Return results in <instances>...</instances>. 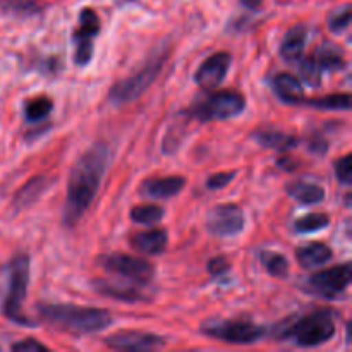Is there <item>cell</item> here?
<instances>
[{
	"label": "cell",
	"instance_id": "2",
	"mask_svg": "<svg viewBox=\"0 0 352 352\" xmlns=\"http://www.w3.org/2000/svg\"><path fill=\"white\" fill-rule=\"evenodd\" d=\"M36 311L50 327L78 337L102 332L113 322L110 311L103 308H93V306L40 302L36 306Z\"/></svg>",
	"mask_w": 352,
	"mask_h": 352
},
{
	"label": "cell",
	"instance_id": "4",
	"mask_svg": "<svg viewBox=\"0 0 352 352\" xmlns=\"http://www.w3.org/2000/svg\"><path fill=\"white\" fill-rule=\"evenodd\" d=\"M168 55H170V45H168V41H164V43H160L151 52L150 57L144 60V64L138 71H134L129 78L116 82L110 88L109 102L112 105L120 107L140 98L157 81L158 74L164 69Z\"/></svg>",
	"mask_w": 352,
	"mask_h": 352
},
{
	"label": "cell",
	"instance_id": "30",
	"mask_svg": "<svg viewBox=\"0 0 352 352\" xmlns=\"http://www.w3.org/2000/svg\"><path fill=\"white\" fill-rule=\"evenodd\" d=\"M0 9L17 17H31L41 12L38 0H0Z\"/></svg>",
	"mask_w": 352,
	"mask_h": 352
},
{
	"label": "cell",
	"instance_id": "36",
	"mask_svg": "<svg viewBox=\"0 0 352 352\" xmlns=\"http://www.w3.org/2000/svg\"><path fill=\"white\" fill-rule=\"evenodd\" d=\"M327 150H329V146H327L325 140H322V138H313V140H309V151H313L316 155H325Z\"/></svg>",
	"mask_w": 352,
	"mask_h": 352
},
{
	"label": "cell",
	"instance_id": "35",
	"mask_svg": "<svg viewBox=\"0 0 352 352\" xmlns=\"http://www.w3.org/2000/svg\"><path fill=\"white\" fill-rule=\"evenodd\" d=\"M12 351L17 352H48V347L45 344L38 342L33 337H28L26 340H21V342L12 344Z\"/></svg>",
	"mask_w": 352,
	"mask_h": 352
},
{
	"label": "cell",
	"instance_id": "25",
	"mask_svg": "<svg viewBox=\"0 0 352 352\" xmlns=\"http://www.w3.org/2000/svg\"><path fill=\"white\" fill-rule=\"evenodd\" d=\"M260 261L268 275L277 278H284L289 275V261L282 253L275 251H261Z\"/></svg>",
	"mask_w": 352,
	"mask_h": 352
},
{
	"label": "cell",
	"instance_id": "37",
	"mask_svg": "<svg viewBox=\"0 0 352 352\" xmlns=\"http://www.w3.org/2000/svg\"><path fill=\"white\" fill-rule=\"evenodd\" d=\"M241 3H243L246 9H251V10H256L260 9L261 3H263V0H239Z\"/></svg>",
	"mask_w": 352,
	"mask_h": 352
},
{
	"label": "cell",
	"instance_id": "39",
	"mask_svg": "<svg viewBox=\"0 0 352 352\" xmlns=\"http://www.w3.org/2000/svg\"><path fill=\"white\" fill-rule=\"evenodd\" d=\"M131 2H136V0H120V3H131Z\"/></svg>",
	"mask_w": 352,
	"mask_h": 352
},
{
	"label": "cell",
	"instance_id": "15",
	"mask_svg": "<svg viewBox=\"0 0 352 352\" xmlns=\"http://www.w3.org/2000/svg\"><path fill=\"white\" fill-rule=\"evenodd\" d=\"M131 246L141 254L146 256H158L164 254L168 246V232L162 227L157 229L140 230V232L131 236Z\"/></svg>",
	"mask_w": 352,
	"mask_h": 352
},
{
	"label": "cell",
	"instance_id": "11",
	"mask_svg": "<svg viewBox=\"0 0 352 352\" xmlns=\"http://www.w3.org/2000/svg\"><path fill=\"white\" fill-rule=\"evenodd\" d=\"M206 227L217 237H236L246 227V215L237 203H223L210 210Z\"/></svg>",
	"mask_w": 352,
	"mask_h": 352
},
{
	"label": "cell",
	"instance_id": "1",
	"mask_svg": "<svg viewBox=\"0 0 352 352\" xmlns=\"http://www.w3.org/2000/svg\"><path fill=\"white\" fill-rule=\"evenodd\" d=\"M109 162L110 150L105 143L93 144L74 162L69 174L67 196L62 210V223L67 229H72L91 206L102 188Z\"/></svg>",
	"mask_w": 352,
	"mask_h": 352
},
{
	"label": "cell",
	"instance_id": "8",
	"mask_svg": "<svg viewBox=\"0 0 352 352\" xmlns=\"http://www.w3.org/2000/svg\"><path fill=\"white\" fill-rule=\"evenodd\" d=\"M98 265L103 270L110 272L113 275L126 278L127 282L134 285H148L155 277V267L144 258L131 256L124 253H110L102 254L98 258Z\"/></svg>",
	"mask_w": 352,
	"mask_h": 352
},
{
	"label": "cell",
	"instance_id": "17",
	"mask_svg": "<svg viewBox=\"0 0 352 352\" xmlns=\"http://www.w3.org/2000/svg\"><path fill=\"white\" fill-rule=\"evenodd\" d=\"M272 88L280 102L287 105H301L305 102V89H302L301 79L296 78L289 72H280L272 78Z\"/></svg>",
	"mask_w": 352,
	"mask_h": 352
},
{
	"label": "cell",
	"instance_id": "29",
	"mask_svg": "<svg viewBox=\"0 0 352 352\" xmlns=\"http://www.w3.org/2000/svg\"><path fill=\"white\" fill-rule=\"evenodd\" d=\"M294 65H298L299 78H301L306 85L313 86V88H316V86L322 85L323 72H322V69L318 67V64H316L315 58H313V55H309V57H305V55H302V57L299 58Z\"/></svg>",
	"mask_w": 352,
	"mask_h": 352
},
{
	"label": "cell",
	"instance_id": "38",
	"mask_svg": "<svg viewBox=\"0 0 352 352\" xmlns=\"http://www.w3.org/2000/svg\"><path fill=\"white\" fill-rule=\"evenodd\" d=\"M346 339L347 342H351V323H347L346 325Z\"/></svg>",
	"mask_w": 352,
	"mask_h": 352
},
{
	"label": "cell",
	"instance_id": "19",
	"mask_svg": "<svg viewBox=\"0 0 352 352\" xmlns=\"http://www.w3.org/2000/svg\"><path fill=\"white\" fill-rule=\"evenodd\" d=\"M333 256V251L329 244L325 243H311L306 246L298 248L296 251V258L298 263L306 270H315V268L323 267L329 263Z\"/></svg>",
	"mask_w": 352,
	"mask_h": 352
},
{
	"label": "cell",
	"instance_id": "14",
	"mask_svg": "<svg viewBox=\"0 0 352 352\" xmlns=\"http://www.w3.org/2000/svg\"><path fill=\"white\" fill-rule=\"evenodd\" d=\"M186 188V179L182 175L168 177H151L141 182L140 192L150 199H168L177 196Z\"/></svg>",
	"mask_w": 352,
	"mask_h": 352
},
{
	"label": "cell",
	"instance_id": "32",
	"mask_svg": "<svg viewBox=\"0 0 352 352\" xmlns=\"http://www.w3.org/2000/svg\"><path fill=\"white\" fill-rule=\"evenodd\" d=\"M333 170H336L337 181L346 186V188H349L352 184V155H344L339 160H336Z\"/></svg>",
	"mask_w": 352,
	"mask_h": 352
},
{
	"label": "cell",
	"instance_id": "7",
	"mask_svg": "<svg viewBox=\"0 0 352 352\" xmlns=\"http://www.w3.org/2000/svg\"><path fill=\"white\" fill-rule=\"evenodd\" d=\"M201 332L205 336L212 337V339L222 340V342L250 346V344L260 342L265 333H267V330L248 318H212L201 323Z\"/></svg>",
	"mask_w": 352,
	"mask_h": 352
},
{
	"label": "cell",
	"instance_id": "9",
	"mask_svg": "<svg viewBox=\"0 0 352 352\" xmlns=\"http://www.w3.org/2000/svg\"><path fill=\"white\" fill-rule=\"evenodd\" d=\"M351 274V263H342L329 270L316 272L305 280L306 291L323 299H337L349 287Z\"/></svg>",
	"mask_w": 352,
	"mask_h": 352
},
{
	"label": "cell",
	"instance_id": "13",
	"mask_svg": "<svg viewBox=\"0 0 352 352\" xmlns=\"http://www.w3.org/2000/svg\"><path fill=\"white\" fill-rule=\"evenodd\" d=\"M230 54L227 52H219V54L210 55L206 60L201 62L195 72V82L203 89H213L226 79L227 72L230 69Z\"/></svg>",
	"mask_w": 352,
	"mask_h": 352
},
{
	"label": "cell",
	"instance_id": "20",
	"mask_svg": "<svg viewBox=\"0 0 352 352\" xmlns=\"http://www.w3.org/2000/svg\"><path fill=\"white\" fill-rule=\"evenodd\" d=\"M48 186H50V179L47 175H36V177L30 179L16 192V196H14V206H16V210H24L28 206L34 205L45 195Z\"/></svg>",
	"mask_w": 352,
	"mask_h": 352
},
{
	"label": "cell",
	"instance_id": "18",
	"mask_svg": "<svg viewBox=\"0 0 352 352\" xmlns=\"http://www.w3.org/2000/svg\"><path fill=\"white\" fill-rule=\"evenodd\" d=\"M308 33H309L308 26H305V24H298V26L291 28V30L284 34L280 43V57L284 58L287 64L294 65L296 62L305 55Z\"/></svg>",
	"mask_w": 352,
	"mask_h": 352
},
{
	"label": "cell",
	"instance_id": "28",
	"mask_svg": "<svg viewBox=\"0 0 352 352\" xmlns=\"http://www.w3.org/2000/svg\"><path fill=\"white\" fill-rule=\"evenodd\" d=\"M330 226V217L327 213H308L294 222V230L298 234L320 232Z\"/></svg>",
	"mask_w": 352,
	"mask_h": 352
},
{
	"label": "cell",
	"instance_id": "24",
	"mask_svg": "<svg viewBox=\"0 0 352 352\" xmlns=\"http://www.w3.org/2000/svg\"><path fill=\"white\" fill-rule=\"evenodd\" d=\"M302 103L306 107H311V109L330 110V112H337V110L347 112V110H351V95L349 93H336V95L320 96V98H305Z\"/></svg>",
	"mask_w": 352,
	"mask_h": 352
},
{
	"label": "cell",
	"instance_id": "23",
	"mask_svg": "<svg viewBox=\"0 0 352 352\" xmlns=\"http://www.w3.org/2000/svg\"><path fill=\"white\" fill-rule=\"evenodd\" d=\"M287 195L301 205H318L325 199V189L311 182L296 181L287 184Z\"/></svg>",
	"mask_w": 352,
	"mask_h": 352
},
{
	"label": "cell",
	"instance_id": "6",
	"mask_svg": "<svg viewBox=\"0 0 352 352\" xmlns=\"http://www.w3.org/2000/svg\"><path fill=\"white\" fill-rule=\"evenodd\" d=\"M246 110V98L239 91L234 89H223L206 95L198 103L186 110V116L198 119L201 122L208 120H229L241 116Z\"/></svg>",
	"mask_w": 352,
	"mask_h": 352
},
{
	"label": "cell",
	"instance_id": "12",
	"mask_svg": "<svg viewBox=\"0 0 352 352\" xmlns=\"http://www.w3.org/2000/svg\"><path fill=\"white\" fill-rule=\"evenodd\" d=\"M105 346L116 351H153L164 347L165 339L157 333L141 332V330H122V332L105 337Z\"/></svg>",
	"mask_w": 352,
	"mask_h": 352
},
{
	"label": "cell",
	"instance_id": "5",
	"mask_svg": "<svg viewBox=\"0 0 352 352\" xmlns=\"http://www.w3.org/2000/svg\"><path fill=\"white\" fill-rule=\"evenodd\" d=\"M30 285V256L19 253L6 267V289L2 296V313L7 320L19 327H36L23 313V302Z\"/></svg>",
	"mask_w": 352,
	"mask_h": 352
},
{
	"label": "cell",
	"instance_id": "16",
	"mask_svg": "<svg viewBox=\"0 0 352 352\" xmlns=\"http://www.w3.org/2000/svg\"><path fill=\"white\" fill-rule=\"evenodd\" d=\"M140 285H134L131 282H110V280H95L93 289L98 294L105 298L116 299L122 302H143L146 301V294L140 291Z\"/></svg>",
	"mask_w": 352,
	"mask_h": 352
},
{
	"label": "cell",
	"instance_id": "27",
	"mask_svg": "<svg viewBox=\"0 0 352 352\" xmlns=\"http://www.w3.org/2000/svg\"><path fill=\"white\" fill-rule=\"evenodd\" d=\"M164 208L158 205H138L131 208L129 217L138 226H153L164 219Z\"/></svg>",
	"mask_w": 352,
	"mask_h": 352
},
{
	"label": "cell",
	"instance_id": "3",
	"mask_svg": "<svg viewBox=\"0 0 352 352\" xmlns=\"http://www.w3.org/2000/svg\"><path fill=\"white\" fill-rule=\"evenodd\" d=\"M336 336V313L329 308H318L305 315H294L277 323L274 337L299 347H318Z\"/></svg>",
	"mask_w": 352,
	"mask_h": 352
},
{
	"label": "cell",
	"instance_id": "31",
	"mask_svg": "<svg viewBox=\"0 0 352 352\" xmlns=\"http://www.w3.org/2000/svg\"><path fill=\"white\" fill-rule=\"evenodd\" d=\"M351 14L352 10L349 3L333 10L329 17V30L336 34L344 33L351 26Z\"/></svg>",
	"mask_w": 352,
	"mask_h": 352
},
{
	"label": "cell",
	"instance_id": "10",
	"mask_svg": "<svg viewBox=\"0 0 352 352\" xmlns=\"http://www.w3.org/2000/svg\"><path fill=\"white\" fill-rule=\"evenodd\" d=\"M102 30V21L98 12L91 7H85L79 12V26L74 31V62L79 67H86L93 58L95 40Z\"/></svg>",
	"mask_w": 352,
	"mask_h": 352
},
{
	"label": "cell",
	"instance_id": "26",
	"mask_svg": "<svg viewBox=\"0 0 352 352\" xmlns=\"http://www.w3.org/2000/svg\"><path fill=\"white\" fill-rule=\"evenodd\" d=\"M54 103L48 96H36L24 103V119L26 122H40L50 116Z\"/></svg>",
	"mask_w": 352,
	"mask_h": 352
},
{
	"label": "cell",
	"instance_id": "34",
	"mask_svg": "<svg viewBox=\"0 0 352 352\" xmlns=\"http://www.w3.org/2000/svg\"><path fill=\"white\" fill-rule=\"evenodd\" d=\"M230 263L226 256H215L213 260L208 261V274L212 277H222V275L229 274Z\"/></svg>",
	"mask_w": 352,
	"mask_h": 352
},
{
	"label": "cell",
	"instance_id": "22",
	"mask_svg": "<svg viewBox=\"0 0 352 352\" xmlns=\"http://www.w3.org/2000/svg\"><path fill=\"white\" fill-rule=\"evenodd\" d=\"M313 58L316 60L318 67L322 69V72H333V71H342L346 67V58H344V54L340 52V48L337 45L327 43L316 47L315 54H313Z\"/></svg>",
	"mask_w": 352,
	"mask_h": 352
},
{
	"label": "cell",
	"instance_id": "21",
	"mask_svg": "<svg viewBox=\"0 0 352 352\" xmlns=\"http://www.w3.org/2000/svg\"><path fill=\"white\" fill-rule=\"evenodd\" d=\"M253 140L263 148L277 151H289L299 144V140L292 134L277 129H258L253 133Z\"/></svg>",
	"mask_w": 352,
	"mask_h": 352
},
{
	"label": "cell",
	"instance_id": "33",
	"mask_svg": "<svg viewBox=\"0 0 352 352\" xmlns=\"http://www.w3.org/2000/svg\"><path fill=\"white\" fill-rule=\"evenodd\" d=\"M234 177H236V172H219V174L210 175L206 181V188L210 191H219V189L226 188L229 182H232Z\"/></svg>",
	"mask_w": 352,
	"mask_h": 352
}]
</instances>
